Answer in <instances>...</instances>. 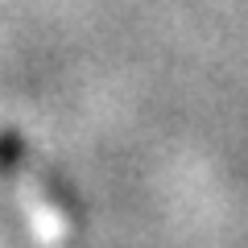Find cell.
Instances as JSON below:
<instances>
[{"label":"cell","instance_id":"obj_1","mask_svg":"<svg viewBox=\"0 0 248 248\" xmlns=\"http://www.w3.org/2000/svg\"><path fill=\"white\" fill-rule=\"evenodd\" d=\"M29 157H33V149L25 137L17 128H0V178H17L29 166Z\"/></svg>","mask_w":248,"mask_h":248}]
</instances>
